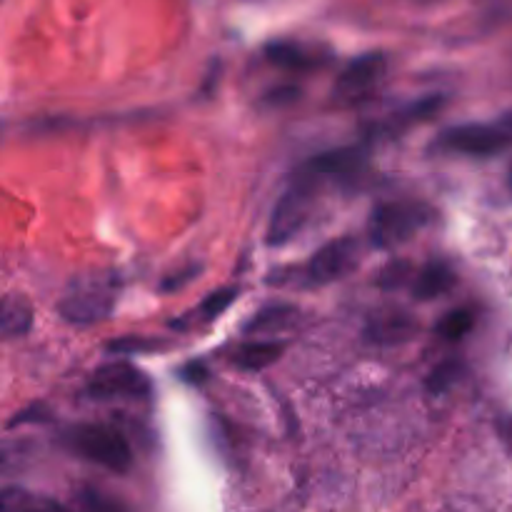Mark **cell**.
I'll return each mask as SVG.
<instances>
[{"mask_svg":"<svg viewBox=\"0 0 512 512\" xmlns=\"http://www.w3.org/2000/svg\"><path fill=\"white\" fill-rule=\"evenodd\" d=\"M325 185L328 183H325L308 163L298 170V175L290 180L285 193L280 195V200L275 203L273 215H270L268 233H265V243H268L270 248L288 245L290 240L308 225L315 208V200H318L320 190H323Z\"/></svg>","mask_w":512,"mask_h":512,"instance_id":"cell-1","label":"cell"},{"mask_svg":"<svg viewBox=\"0 0 512 512\" xmlns=\"http://www.w3.org/2000/svg\"><path fill=\"white\" fill-rule=\"evenodd\" d=\"M65 448L75 453L78 458L88 460V463L100 465V468L110 470V473H128L133 465V450L125 435L120 430L110 428V425L100 423H85L73 425L65 430L63 435Z\"/></svg>","mask_w":512,"mask_h":512,"instance_id":"cell-2","label":"cell"},{"mask_svg":"<svg viewBox=\"0 0 512 512\" xmlns=\"http://www.w3.org/2000/svg\"><path fill=\"white\" fill-rule=\"evenodd\" d=\"M115 295H118V280L113 275H83L68 285L58 310L65 323L85 328V325L110 318L115 308Z\"/></svg>","mask_w":512,"mask_h":512,"instance_id":"cell-3","label":"cell"},{"mask_svg":"<svg viewBox=\"0 0 512 512\" xmlns=\"http://www.w3.org/2000/svg\"><path fill=\"white\" fill-rule=\"evenodd\" d=\"M433 210L423 203H383L373 210L368 235L375 248H395L428 228Z\"/></svg>","mask_w":512,"mask_h":512,"instance_id":"cell-4","label":"cell"},{"mask_svg":"<svg viewBox=\"0 0 512 512\" xmlns=\"http://www.w3.org/2000/svg\"><path fill=\"white\" fill-rule=\"evenodd\" d=\"M360 260L358 240L345 235V238L330 240L328 245L318 250L303 268L295 275V283L303 288H323V285L338 283L348 278Z\"/></svg>","mask_w":512,"mask_h":512,"instance_id":"cell-5","label":"cell"},{"mask_svg":"<svg viewBox=\"0 0 512 512\" xmlns=\"http://www.w3.org/2000/svg\"><path fill=\"white\" fill-rule=\"evenodd\" d=\"M438 148L453 155H470V158H493L512 148V130L508 125L490 123H465L445 128L438 135Z\"/></svg>","mask_w":512,"mask_h":512,"instance_id":"cell-6","label":"cell"},{"mask_svg":"<svg viewBox=\"0 0 512 512\" xmlns=\"http://www.w3.org/2000/svg\"><path fill=\"white\" fill-rule=\"evenodd\" d=\"M83 395L90 400H140L150 395V380L128 360H113L90 373Z\"/></svg>","mask_w":512,"mask_h":512,"instance_id":"cell-7","label":"cell"},{"mask_svg":"<svg viewBox=\"0 0 512 512\" xmlns=\"http://www.w3.org/2000/svg\"><path fill=\"white\" fill-rule=\"evenodd\" d=\"M385 75V55L380 53H365L355 58L353 63L345 65L340 73L338 83H335L333 95L343 105H355L360 100L368 98Z\"/></svg>","mask_w":512,"mask_h":512,"instance_id":"cell-8","label":"cell"},{"mask_svg":"<svg viewBox=\"0 0 512 512\" xmlns=\"http://www.w3.org/2000/svg\"><path fill=\"white\" fill-rule=\"evenodd\" d=\"M415 335V320L400 310H388V313L375 315L365 328V338L378 345H398L405 343Z\"/></svg>","mask_w":512,"mask_h":512,"instance_id":"cell-9","label":"cell"},{"mask_svg":"<svg viewBox=\"0 0 512 512\" xmlns=\"http://www.w3.org/2000/svg\"><path fill=\"white\" fill-rule=\"evenodd\" d=\"M458 283V275L450 268L445 260H430L418 275H415L413 283V295L418 300H435L440 295L450 293Z\"/></svg>","mask_w":512,"mask_h":512,"instance_id":"cell-10","label":"cell"},{"mask_svg":"<svg viewBox=\"0 0 512 512\" xmlns=\"http://www.w3.org/2000/svg\"><path fill=\"white\" fill-rule=\"evenodd\" d=\"M285 353V345L280 340H250L243 348H238V353L233 355L235 368L245 370V373H260V370L270 368V365L278 363Z\"/></svg>","mask_w":512,"mask_h":512,"instance_id":"cell-11","label":"cell"},{"mask_svg":"<svg viewBox=\"0 0 512 512\" xmlns=\"http://www.w3.org/2000/svg\"><path fill=\"white\" fill-rule=\"evenodd\" d=\"M33 330V308L23 295H5L0 310V333L5 340L25 338Z\"/></svg>","mask_w":512,"mask_h":512,"instance_id":"cell-12","label":"cell"},{"mask_svg":"<svg viewBox=\"0 0 512 512\" xmlns=\"http://www.w3.org/2000/svg\"><path fill=\"white\" fill-rule=\"evenodd\" d=\"M300 313L293 305H268L258 310L245 325V335H278L298 323Z\"/></svg>","mask_w":512,"mask_h":512,"instance_id":"cell-13","label":"cell"},{"mask_svg":"<svg viewBox=\"0 0 512 512\" xmlns=\"http://www.w3.org/2000/svg\"><path fill=\"white\" fill-rule=\"evenodd\" d=\"M235 298H238V288L213 290L198 308H193L188 315H183V320H175L173 328H193V325L213 323V320H218L220 315L235 303Z\"/></svg>","mask_w":512,"mask_h":512,"instance_id":"cell-14","label":"cell"},{"mask_svg":"<svg viewBox=\"0 0 512 512\" xmlns=\"http://www.w3.org/2000/svg\"><path fill=\"white\" fill-rule=\"evenodd\" d=\"M0 512H70L58 500L48 498V495H38L33 490L25 488H5L0 493Z\"/></svg>","mask_w":512,"mask_h":512,"instance_id":"cell-15","label":"cell"},{"mask_svg":"<svg viewBox=\"0 0 512 512\" xmlns=\"http://www.w3.org/2000/svg\"><path fill=\"white\" fill-rule=\"evenodd\" d=\"M265 58H268L273 65H278V68L293 70V73H308V70L318 68L320 65V55L298 43L268 45Z\"/></svg>","mask_w":512,"mask_h":512,"instance_id":"cell-16","label":"cell"},{"mask_svg":"<svg viewBox=\"0 0 512 512\" xmlns=\"http://www.w3.org/2000/svg\"><path fill=\"white\" fill-rule=\"evenodd\" d=\"M473 328H475L473 310L458 308V310H450V313H445L443 318H440V323L435 325V333H438V338L448 340V343H455V340H463Z\"/></svg>","mask_w":512,"mask_h":512,"instance_id":"cell-17","label":"cell"},{"mask_svg":"<svg viewBox=\"0 0 512 512\" xmlns=\"http://www.w3.org/2000/svg\"><path fill=\"white\" fill-rule=\"evenodd\" d=\"M78 508L80 512H128L123 508V503H118L110 495L98 493V490L85 488L83 493L78 495Z\"/></svg>","mask_w":512,"mask_h":512,"instance_id":"cell-18","label":"cell"},{"mask_svg":"<svg viewBox=\"0 0 512 512\" xmlns=\"http://www.w3.org/2000/svg\"><path fill=\"white\" fill-rule=\"evenodd\" d=\"M458 378H460V365L458 363H440L438 368L430 373L428 388L433 390V393H443V390H448L450 385H453Z\"/></svg>","mask_w":512,"mask_h":512,"instance_id":"cell-19","label":"cell"},{"mask_svg":"<svg viewBox=\"0 0 512 512\" xmlns=\"http://www.w3.org/2000/svg\"><path fill=\"white\" fill-rule=\"evenodd\" d=\"M205 365H200V363H188L185 365L183 370H180V378L185 380V383H195V385H200L205 380Z\"/></svg>","mask_w":512,"mask_h":512,"instance_id":"cell-20","label":"cell"},{"mask_svg":"<svg viewBox=\"0 0 512 512\" xmlns=\"http://www.w3.org/2000/svg\"><path fill=\"white\" fill-rule=\"evenodd\" d=\"M195 273H198V268H188V270H185V273L170 275V278L165 280V283H163V290H165V293H173V290H178L180 285H185V283H188V280L193 278Z\"/></svg>","mask_w":512,"mask_h":512,"instance_id":"cell-21","label":"cell"},{"mask_svg":"<svg viewBox=\"0 0 512 512\" xmlns=\"http://www.w3.org/2000/svg\"><path fill=\"white\" fill-rule=\"evenodd\" d=\"M498 433H500V440H503V445L508 448V453L512 455V418L500 420Z\"/></svg>","mask_w":512,"mask_h":512,"instance_id":"cell-22","label":"cell"},{"mask_svg":"<svg viewBox=\"0 0 512 512\" xmlns=\"http://www.w3.org/2000/svg\"><path fill=\"white\" fill-rule=\"evenodd\" d=\"M505 125H508V128L512 130V113L508 115V118H505Z\"/></svg>","mask_w":512,"mask_h":512,"instance_id":"cell-23","label":"cell"},{"mask_svg":"<svg viewBox=\"0 0 512 512\" xmlns=\"http://www.w3.org/2000/svg\"><path fill=\"white\" fill-rule=\"evenodd\" d=\"M508 183H510V188H512V170L508 173Z\"/></svg>","mask_w":512,"mask_h":512,"instance_id":"cell-24","label":"cell"}]
</instances>
